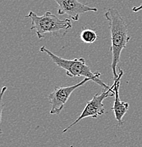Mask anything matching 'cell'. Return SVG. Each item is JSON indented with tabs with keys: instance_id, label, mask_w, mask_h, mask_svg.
<instances>
[{
	"instance_id": "6da1fadb",
	"label": "cell",
	"mask_w": 142,
	"mask_h": 147,
	"mask_svg": "<svg viewBox=\"0 0 142 147\" xmlns=\"http://www.w3.org/2000/svg\"><path fill=\"white\" fill-rule=\"evenodd\" d=\"M105 17L109 22L110 30V51L112 53L111 69L113 79L115 80L119 76L117 69L118 68L117 65L120 61L121 53L124 49L127 47L131 37L129 35L128 26L117 9L113 7L108 9L105 13Z\"/></svg>"
},
{
	"instance_id": "7a4b0ae2",
	"label": "cell",
	"mask_w": 142,
	"mask_h": 147,
	"mask_svg": "<svg viewBox=\"0 0 142 147\" xmlns=\"http://www.w3.org/2000/svg\"><path fill=\"white\" fill-rule=\"evenodd\" d=\"M25 18L31 19L30 30H34L38 39L42 40L49 33L55 37L62 38L71 28L72 24L70 19H60L50 11H46L42 16H38L33 11H30Z\"/></svg>"
},
{
	"instance_id": "3957f363",
	"label": "cell",
	"mask_w": 142,
	"mask_h": 147,
	"mask_svg": "<svg viewBox=\"0 0 142 147\" xmlns=\"http://www.w3.org/2000/svg\"><path fill=\"white\" fill-rule=\"evenodd\" d=\"M40 52L47 54L51 60L56 65L61 67L66 71V74L69 77H77L83 76L84 78H88L91 81L94 82L105 90L109 89L110 87L108 84L104 83L100 79L101 73L100 71H91V67L87 65L85 59L83 57L75 58L74 59H67L57 56V55L52 53L45 46L40 47Z\"/></svg>"
},
{
	"instance_id": "277c9868",
	"label": "cell",
	"mask_w": 142,
	"mask_h": 147,
	"mask_svg": "<svg viewBox=\"0 0 142 147\" xmlns=\"http://www.w3.org/2000/svg\"><path fill=\"white\" fill-rule=\"evenodd\" d=\"M114 85L110 87L109 89L104 90L101 93L95 94L93 98L91 100L88 101L85 105L84 109L81 112L80 115L74 122H73L71 125L67 127L62 131V133H65L71 129L73 126L76 125L79 121L81 119L86 118V117H92V118H97L100 115H102L105 113V108L103 100L108 97H112L114 96Z\"/></svg>"
},
{
	"instance_id": "5b68a950",
	"label": "cell",
	"mask_w": 142,
	"mask_h": 147,
	"mask_svg": "<svg viewBox=\"0 0 142 147\" xmlns=\"http://www.w3.org/2000/svg\"><path fill=\"white\" fill-rule=\"evenodd\" d=\"M89 81L91 80L88 78H84V79H83L81 82L69 86H55L54 90L48 96L49 102L51 105L50 114L59 115L65 108V104L68 101L71 93L76 88L82 86Z\"/></svg>"
},
{
	"instance_id": "8992f818",
	"label": "cell",
	"mask_w": 142,
	"mask_h": 147,
	"mask_svg": "<svg viewBox=\"0 0 142 147\" xmlns=\"http://www.w3.org/2000/svg\"><path fill=\"white\" fill-rule=\"evenodd\" d=\"M59 6L58 14H67L73 21H79L83 13L88 11H98V9L91 7L87 4L80 2L79 0H54Z\"/></svg>"
},
{
	"instance_id": "52a82bcc",
	"label": "cell",
	"mask_w": 142,
	"mask_h": 147,
	"mask_svg": "<svg viewBox=\"0 0 142 147\" xmlns=\"http://www.w3.org/2000/svg\"><path fill=\"white\" fill-rule=\"evenodd\" d=\"M119 76L117 79L114 80V105L112 107V112H113L114 117H115L116 121L117 123V127L122 126L124 124L123 117L126 115L127 111L129 110V104L128 102L122 101L120 98V79L122 76H123L124 71L120 67L118 68Z\"/></svg>"
},
{
	"instance_id": "ba28073f",
	"label": "cell",
	"mask_w": 142,
	"mask_h": 147,
	"mask_svg": "<svg viewBox=\"0 0 142 147\" xmlns=\"http://www.w3.org/2000/svg\"><path fill=\"white\" fill-rule=\"evenodd\" d=\"M80 38L81 41L86 44H92L97 40L98 34L92 29L83 28L80 34Z\"/></svg>"
},
{
	"instance_id": "9c48e42d",
	"label": "cell",
	"mask_w": 142,
	"mask_h": 147,
	"mask_svg": "<svg viewBox=\"0 0 142 147\" xmlns=\"http://www.w3.org/2000/svg\"><path fill=\"white\" fill-rule=\"evenodd\" d=\"M141 10H142V4L140 6H138V7H134V8L132 9V11L134 12H135V13L140 11Z\"/></svg>"
}]
</instances>
